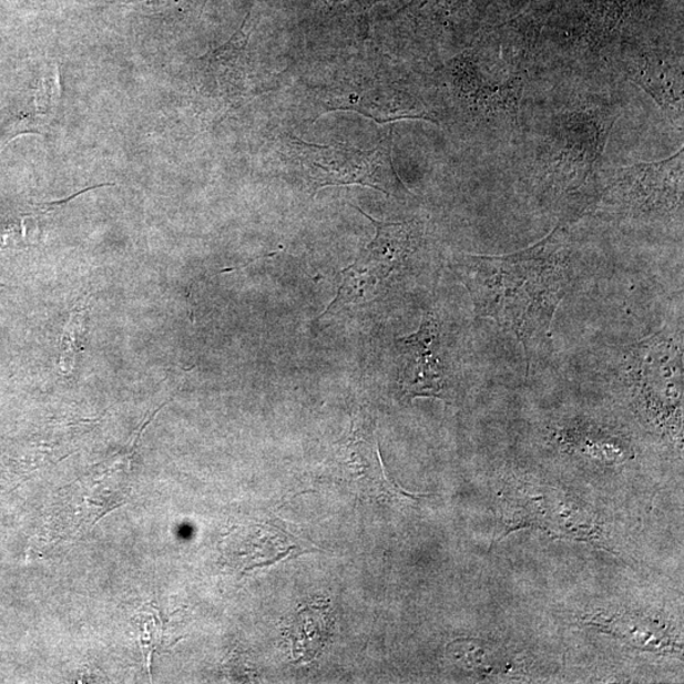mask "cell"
<instances>
[{
	"label": "cell",
	"instance_id": "cell-1",
	"mask_svg": "<svg viewBox=\"0 0 684 684\" xmlns=\"http://www.w3.org/2000/svg\"><path fill=\"white\" fill-rule=\"evenodd\" d=\"M456 273L476 313L493 319L532 355L544 341L571 284V248L559 226L534 246L506 255H464Z\"/></svg>",
	"mask_w": 684,
	"mask_h": 684
},
{
	"label": "cell",
	"instance_id": "cell-2",
	"mask_svg": "<svg viewBox=\"0 0 684 684\" xmlns=\"http://www.w3.org/2000/svg\"><path fill=\"white\" fill-rule=\"evenodd\" d=\"M392 132L375 150L321 146L293 141L290 147L314 193L325 186L366 185L381 193L405 190L392 162Z\"/></svg>",
	"mask_w": 684,
	"mask_h": 684
},
{
	"label": "cell",
	"instance_id": "cell-3",
	"mask_svg": "<svg viewBox=\"0 0 684 684\" xmlns=\"http://www.w3.org/2000/svg\"><path fill=\"white\" fill-rule=\"evenodd\" d=\"M376 227L377 235L364 248L358 259L343 272V282L337 295L326 314L331 309L358 300H369L379 293V287L398 268H401L407 256L414 252L416 243V226L414 224H387L379 222L357 207Z\"/></svg>",
	"mask_w": 684,
	"mask_h": 684
},
{
	"label": "cell",
	"instance_id": "cell-4",
	"mask_svg": "<svg viewBox=\"0 0 684 684\" xmlns=\"http://www.w3.org/2000/svg\"><path fill=\"white\" fill-rule=\"evenodd\" d=\"M683 150L653 164H637L620 172L609 186L602 206L616 215H662L682 207Z\"/></svg>",
	"mask_w": 684,
	"mask_h": 684
},
{
	"label": "cell",
	"instance_id": "cell-5",
	"mask_svg": "<svg viewBox=\"0 0 684 684\" xmlns=\"http://www.w3.org/2000/svg\"><path fill=\"white\" fill-rule=\"evenodd\" d=\"M611 124L599 113L568 115L555 133L548 160V174H552L558 191L579 188L585 181L606 144Z\"/></svg>",
	"mask_w": 684,
	"mask_h": 684
},
{
	"label": "cell",
	"instance_id": "cell-6",
	"mask_svg": "<svg viewBox=\"0 0 684 684\" xmlns=\"http://www.w3.org/2000/svg\"><path fill=\"white\" fill-rule=\"evenodd\" d=\"M404 368L399 386L405 396L443 399L446 372L440 359V330L437 317L426 314L420 330L398 340Z\"/></svg>",
	"mask_w": 684,
	"mask_h": 684
},
{
	"label": "cell",
	"instance_id": "cell-7",
	"mask_svg": "<svg viewBox=\"0 0 684 684\" xmlns=\"http://www.w3.org/2000/svg\"><path fill=\"white\" fill-rule=\"evenodd\" d=\"M334 463L346 481L358 484L361 492L364 490L367 493L408 496L388 481L378 443H372V438L367 437L364 431L351 430L349 439L337 450Z\"/></svg>",
	"mask_w": 684,
	"mask_h": 684
},
{
	"label": "cell",
	"instance_id": "cell-8",
	"mask_svg": "<svg viewBox=\"0 0 684 684\" xmlns=\"http://www.w3.org/2000/svg\"><path fill=\"white\" fill-rule=\"evenodd\" d=\"M636 69L635 82L641 84L664 110L682 115V68L672 67L659 55H646Z\"/></svg>",
	"mask_w": 684,
	"mask_h": 684
},
{
	"label": "cell",
	"instance_id": "cell-9",
	"mask_svg": "<svg viewBox=\"0 0 684 684\" xmlns=\"http://www.w3.org/2000/svg\"><path fill=\"white\" fill-rule=\"evenodd\" d=\"M331 621L323 610L302 611L293 625V643L295 653L309 661L324 647L330 635Z\"/></svg>",
	"mask_w": 684,
	"mask_h": 684
},
{
	"label": "cell",
	"instance_id": "cell-10",
	"mask_svg": "<svg viewBox=\"0 0 684 684\" xmlns=\"http://www.w3.org/2000/svg\"><path fill=\"white\" fill-rule=\"evenodd\" d=\"M109 186L112 184H102V185H96V186H91V188H86L83 191H80L73 195H71V197L67 198V200H61L58 202H48V203H42V204H35L34 210L42 213V215H47V213L57 211L58 207L60 206H64V204H68L71 200H74L78 197V195L86 193L89 191H93L95 188H102V186Z\"/></svg>",
	"mask_w": 684,
	"mask_h": 684
}]
</instances>
